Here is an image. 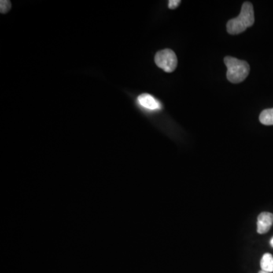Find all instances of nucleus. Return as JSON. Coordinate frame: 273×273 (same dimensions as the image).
Instances as JSON below:
<instances>
[{"mask_svg": "<svg viewBox=\"0 0 273 273\" xmlns=\"http://www.w3.org/2000/svg\"><path fill=\"white\" fill-rule=\"evenodd\" d=\"M254 21L253 5L250 2H245L243 4L239 16L228 21L226 26L228 33L231 35L241 34L248 27L253 26Z\"/></svg>", "mask_w": 273, "mask_h": 273, "instance_id": "1", "label": "nucleus"}, {"mask_svg": "<svg viewBox=\"0 0 273 273\" xmlns=\"http://www.w3.org/2000/svg\"><path fill=\"white\" fill-rule=\"evenodd\" d=\"M224 62L228 68L226 76L228 80L231 83H241L249 75L250 65L247 62L231 56H226Z\"/></svg>", "mask_w": 273, "mask_h": 273, "instance_id": "2", "label": "nucleus"}, {"mask_svg": "<svg viewBox=\"0 0 273 273\" xmlns=\"http://www.w3.org/2000/svg\"><path fill=\"white\" fill-rule=\"evenodd\" d=\"M155 63L159 68L166 72H172L178 64L176 54L171 49H166L160 50L155 56Z\"/></svg>", "mask_w": 273, "mask_h": 273, "instance_id": "3", "label": "nucleus"}, {"mask_svg": "<svg viewBox=\"0 0 273 273\" xmlns=\"http://www.w3.org/2000/svg\"><path fill=\"white\" fill-rule=\"evenodd\" d=\"M273 225V214L269 212L260 213L257 218V232L263 234L268 232Z\"/></svg>", "mask_w": 273, "mask_h": 273, "instance_id": "4", "label": "nucleus"}, {"mask_svg": "<svg viewBox=\"0 0 273 273\" xmlns=\"http://www.w3.org/2000/svg\"><path fill=\"white\" fill-rule=\"evenodd\" d=\"M138 101L140 105L150 110H156L162 109V104L153 96L148 93H143L138 97Z\"/></svg>", "mask_w": 273, "mask_h": 273, "instance_id": "5", "label": "nucleus"}, {"mask_svg": "<svg viewBox=\"0 0 273 273\" xmlns=\"http://www.w3.org/2000/svg\"><path fill=\"white\" fill-rule=\"evenodd\" d=\"M260 267L263 271L267 273L273 272V256L270 253H265L260 261Z\"/></svg>", "mask_w": 273, "mask_h": 273, "instance_id": "6", "label": "nucleus"}, {"mask_svg": "<svg viewBox=\"0 0 273 273\" xmlns=\"http://www.w3.org/2000/svg\"><path fill=\"white\" fill-rule=\"evenodd\" d=\"M260 121L265 126H273V108L263 110L260 113Z\"/></svg>", "mask_w": 273, "mask_h": 273, "instance_id": "7", "label": "nucleus"}, {"mask_svg": "<svg viewBox=\"0 0 273 273\" xmlns=\"http://www.w3.org/2000/svg\"><path fill=\"white\" fill-rule=\"evenodd\" d=\"M11 9V2L8 0H1L0 1V12L5 14Z\"/></svg>", "mask_w": 273, "mask_h": 273, "instance_id": "8", "label": "nucleus"}, {"mask_svg": "<svg viewBox=\"0 0 273 273\" xmlns=\"http://www.w3.org/2000/svg\"><path fill=\"white\" fill-rule=\"evenodd\" d=\"M181 0H169L168 1V8L170 9H175L180 5Z\"/></svg>", "mask_w": 273, "mask_h": 273, "instance_id": "9", "label": "nucleus"}, {"mask_svg": "<svg viewBox=\"0 0 273 273\" xmlns=\"http://www.w3.org/2000/svg\"><path fill=\"white\" fill-rule=\"evenodd\" d=\"M270 244H271V246L273 248V237L272 238L271 241H270Z\"/></svg>", "mask_w": 273, "mask_h": 273, "instance_id": "10", "label": "nucleus"}, {"mask_svg": "<svg viewBox=\"0 0 273 273\" xmlns=\"http://www.w3.org/2000/svg\"><path fill=\"white\" fill-rule=\"evenodd\" d=\"M259 273H267V272H265V271H263V270H261V271L259 272Z\"/></svg>", "mask_w": 273, "mask_h": 273, "instance_id": "11", "label": "nucleus"}]
</instances>
